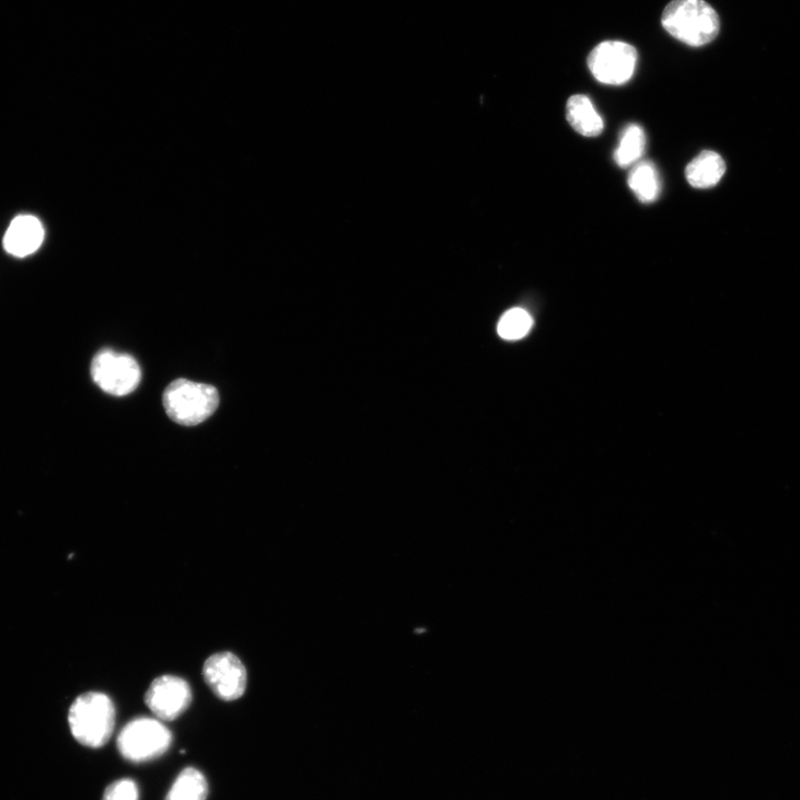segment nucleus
Masks as SVG:
<instances>
[{"mask_svg": "<svg viewBox=\"0 0 800 800\" xmlns=\"http://www.w3.org/2000/svg\"><path fill=\"white\" fill-rule=\"evenodd\" d=\"M116 709L111 697L104 693L91 692L72 703L68 723L72 737L82 745L101 749L112 739L115 731Z\"/></svg>", "mask_w": 800, "mask_h": 800, "instance_id": "obj_1", "label": "nucleus"}, {"mask_svg": "<svg viewBox=\"0 0 800 800\" xmlns=\"http://www.w3.org/2000/svg\"><path fill=\"white\" fill-rule=\"evenodd\" d=\"M662 25L673 37L694 47L711 43L720 28L717 13L705 0H673L663 13Z\"/></svg>", "mask_w": 800, "mask_h": 800, "instance_id": "obj_2", "label": "nucleus"}, {"mask_svg": "<svg viewBox=\"0 0 800 800\" xmlns=\"http://www.w3.org/2000/svg\"><path fill=\"white\" fill-rule=\"evenodd\" d=\"M163 404L172 420L183 426H196L216 411L220 395L211 385L181 379L166 389Z\"/></svg>", "mask_w": 800, "mask_h": 800, "instance_id": "obj_3", "label": "nucleus"}, {"mask_svg": "<svg viewBox=\"0 0 800 800\" xmlns=\"http://www.w3.org/2000/svg\"><path fill=\"white\" fill-rule=\"evenodd\" d=\"M173 735L160 720L140 717L129 721L117 739L120 755L131 763L160 758L170 750Z\"/></svg>", "mask_w": 800, "mask_h": 800, "instance_id": "obj_4", "label": "nucleus"}, {"mask_svg": "<svg viewBox=\"0 0 800 800\" xmlns=\"http://www.w3.org/2000/svg\"><path fill=\"white\" fill-rule=\"evenodd\" d=\"M91 372L94 382L113 396L132 393L141 381L137 360L130 355L111 349H104L94 357Z\"/></svg>", "mask_w": 800, "mask_h": 800, "instance_id": "obj_5", "label": "nucleus"}, {"mask_svg": "<svg viewBox=\"0 0 800 800\" xmlns=\"http://www.w3.org/2000/svg\"><path fill=\"white\" fill-rule=\"evenodd\" d=\"M637 50L631 45L608 40L596 46L589 57L593 77L602 84L621 86L630 81L637 65Z\"/></svg>", "mask_w": 800, "mask_h": 800, "instance_id": "obj_6", "label": "nucleus"}, {"mask_svg": "<svg viewBox=\"0 0 800 800\" xmlns=\"http://www.w3.org/2000/svg\"><path fill=\"white\" fill-rule=\"evenodd\" d=\"M204 681L220 699H240L247 688V671L243 662L231 651L211 654L202 668Z\"/></svg>", "mask_w": 800, "mask_h": 800, "instance_id": "obj_7", "label": "nucleus"}, {"mask_svg": "<svg viewBox=\"0 0 800 800\" xmlns=\"http://www.w3.org/2000/svg\"><path fill=\"white\" fill-rule=\"evenodd\" d=\"M193 693L182 677L164 675L156 679L144 695V703L160 720L172 721L190 706Z\"/></svg>", "mask_w": 800, "mask_h": 800, "instance_id": "obj_8", "label": "nucleus"}, {"mask_svg": "<svg viewBox=\"0 0 800 800\" xmlns=\"http://www.w3.org/2000/svg\"><path fill=\"white\" fill-rule=\"evenodd\" d=\"M45 231L37 217L21 215L11 223L5 236L4 248L15 257H26L39 250Z\"/></svg>", "mask_w": 800, "mask_h": 800, "instance_id": "obj_9", "label": "nucleus"}, {"mask_svg": "<svg viewBox=\"0 0 800 800\" xmlns=\"http://www.w3.org/2000/svg\"><path fill=\"white\" fill-rule=\"evenodd\" d=\"M566 116L569 125L585 137H596L605 127L602 116L585 95H575L568 100Z\"/></svg>", "mask_w": 800, "mask_h": 800, "instance_id": "obj_10", "label": "nucleus"}, {"mask_svg": "<svg viewBox=\"0 0 800 800\" xmlns=\"http://www.w3.org/2000/svg\"><path fill=\"white\" fill-rule=\"evenodd\" d=\"M726 172V165L720 155L705 151L694 159L686 169V178L695 188H710L716 186Z\"/></svg>", "mask_w": 800, "mask_h": 800, "instance_id": "obj_11", "label": "nucleus"}, {"mask_svg": "<svg viewBox=\"0 0 800 800\" xmlns=\"http://www.w3.org/2000/svg\"><path fill=\"white\" fill-rule=\"evenodd\" d=\"M628 185L635 196L644 204L657 201L662 188L657 166L647 161L634 165L628 175Z\"/></svg>", "mask_w": 800, "mask_h": 800, "instance_id": "obj_12", "label": "nucleus"}, {"mask_svg": "<svg viewBox=\"0 0 800 800\" xmlns=\"http://www.w3.org/2000/svg\"><path fill=\"white\" fill-rule=\"evenodd\" d=\"M645 150V131L640 126L631 124L622 132L614 160L619 167L626 169L635 165L644 155Z\"/></svg>", "mask_w": 800, "mask_h": 800, "instance_id": "obj_13", "label": "nucleus"}, {"mask_svg": "<svg viewBox=\"0 0 800 800\" xmlns=\"http://www.w3.org/2000/svg\"><path fill=\"white\" fill-rule=\"evenodd\" d=\"M208 796V782L205 776L196 768L184 769L165 800H206Z\"/></svg>", "mask_w": 800, "mask_h": 800, "instance_id": "obj_14", "label": "nucleus"}, {"mask_svg": "<svg viewBox=\"0 0 800 800\" xmlns=\"http://www.w3.org/2000/svg\"><path fill=\"white\" fill-rule=\"evenodd\" d=\"M533 326V318L522 309L506 312L498 323V334L507 340H517L525 337Z\"/></svg>", "mask_w": 800, "mask_h": 800, "instance_id": "obj_15", "label": "nucleus"}, {"mask_svg": "<svg viewBox=\"0 0 800 800\" xmlns=\"http://www.w3.org/2000/svg\"><path fill=\"white\" fill-rule=\"evenodd\" d=\"M103 800H139V790L131 779H120L107 787Z\"/></svg>", "mask_w": 800, "mask_h": 800, "instance_id": "obj_16", "label": "nucleus"}]
</instances>
